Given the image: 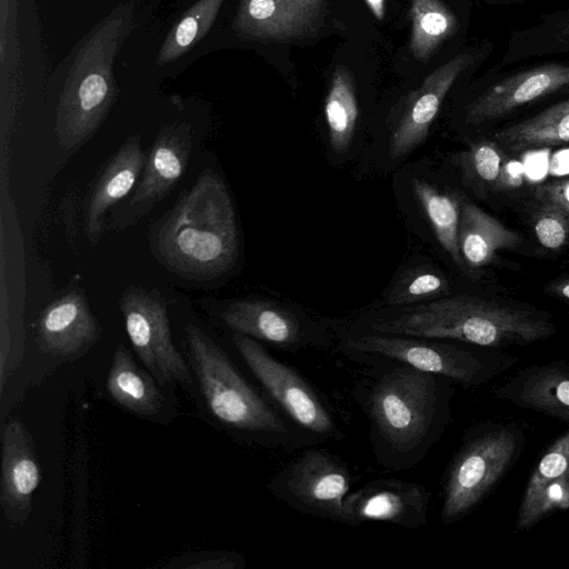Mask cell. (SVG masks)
I'll return each instance as SVG.
<instances>
[{
    "instance_id": "cell-28",
    "label": "cell",
    "mask_w": 569,
    "mask_h": 569,
    "mask_svg": "<svg viewBox=\"0 0 569 569\" xmlns=\"http://www.w3.org/2000/svg\"><path fill=\"white\" fill-rule=\"evenodd\" d=\"M224 0H199L181 17L163 42L157 63L163 66L184 54L210 29Z\"/></svg>"
},
{
    "instance_id": "cell-20",
    "label": "cell",
    "mask_w": 569,
    "mask_h": 569,
    "mask_svg": "<svg viewBox=\"0 0 569 569\" xmlns=\"http://www.w3.org/2000/svg\"><path fill=\"white\" fill-rule=\"evenodd\" d=\"M219 317L233 332L282 350L296 351L310 342L298 316L269 301L237 300L226 306Z\"/></svg>"
},
{
    "instance_id": "cell-4",
    "label": "cell",
    "mask_w": 569,
    "mask_h": 569,
    "mask_svg": "<svg viewBox=\"0 0 569 569\" xmlns=\"http://www.w3.org/2000/svg\"><path fill=\"white\" fill-rule=\"evenodd\" d=\"M365 331L505 349L546 340L556 327L548 315L532 308L455 296L401 307L389 317L370 321Z\"/></svg>"
},
{
    "instance_id": "cell-5",
    "label": "cell",
    "mask_w": 569,
    "mask_h": 569,
    "mask_svg": "<svg viewBox=\"0 0 569 569\" xmlns=\"http://www.w3.org/2000/svg\"><path fill=\"white\" fill-rule=\"evenodd\" d=\"M130 22L118 10L78 52L57 110L56 133L62 149L82 144L99 128L116 93L112 64Z\"/></svg>"
},
{
    "instance_id": "cell-31",
    "label": "cell",
    "mask_w": 569,
    "mask_h": 569,
    "mask_svg": "<svg viewBox=\"0 0 569 569\" xmlns=\"http://www.w3.org/2000/svg\"><path fill=\"white\" fill-rule=\"evenodd\" d=\"M569 471V431L557 438L539 459L529 477L518 511L527 509L540 490Z\"/></svg>"
},
{
    "instance_id": "cell-12",
    "label": "cell",
    "mask_w": 569,
    "mask_h": 569,
    "mask_svg": "<svg viewBox=\"0 0 569 569\" xmlns=\"http://www.w3.org/2000/svg\"><path fill=\"white\" fill-rule=\"evenodd\" d=\"M493 50L495 44L482 39L457 51L425 79L391 133V158L408 154L426 139L452 88L476 72Z\"/></svg>"
},
{
    "instance_id": "cell-8",
    "label": "cell",
    "mask_w": 569,
    "mask_h": 569,
    "mask_svg": "<svg viewBox=\"0 0 569 569\" xmlns=\"http://www.w3.org/2000/svg\"><path fill=\"white\" fill-rule=\"evenodd\" d=\"M569 60H546L508 70L497 63L472 87L463 106L471 127L497 123L545 100L566 96Z\"/></svg>"
},
{
    "instance_id": "cell-36",
    "label": "cell",
    "mask_w": 569,
    "mask_h": 569,
    "mask_svg": "<svg viewBox=\"0 0 569 569\" xmlns=\"http://www.w3.org/2000/svg\"><path fill=\"white\" fill-rule=\"evenodd\" d=\"M287 10L305 24L315 29L323 0H281Z\"/></svg>"
},
{
    "instance_id": "cell-35",
    "label": "cell",
    "mask_w": 569,
    "mask_h": 569,
    "mask_svg": "<svg viewBox=\"0 0 569 569\" xmlns=\"http://www.w3.org/2000/svg\"><path fill=\"white\" fill-rule=\"evenodd\" d=\"M533 197L538 203L551 206L569 216V178L537 186Z\"/></svg>"
},
{
    "instance_id": "cell-33",
    "label": "cell",
    "mask_w": 569,
    "mask_h": 569,
    "mask_svg": "<svg viewBox=\"0 0 569 569\" xmlns=\"http://www.w3.org/2000/svg\"><path fill=\"white\" fill-rule=\"evenodd\" d=\"M532 228L539 243L549 250H559L569 240V216L551 206L538 203Z\"/></svg>"
},
{
    "instance_id": "cell-40",
    "label": "cell",
    "mask_w": 569,
    "mask_h": 569,
    "mask_svg": "<svg viewBox=\"0 0 569 569\" xmlns=\"http://www.w3.org/2000/svg\"><path fill=\"white\" fill-rule=\"evenodd\" d=\"M566 96H569V89L566 91Z\"/></svg>"
},
{
    "instance_id": "cell-6",
    "label": "cell",
    "mask_w": 569,
    "mask_h": 569,
    "mask_svg": "<svg viewBox=\"0 0 569 569\" xmlns=\"http://www.w3.org/2000/svg\"><path fill=\"white\" fill-rule=\"evenodd\" d=\"M340 347L349 356L395 360L420 371L446 377L463 388L485 385L518 362L517 357L501 349L371 331L349 335Z\"/></svg>"
},
{
    "instance_id": "cell-39",
    "label": "cell",
    "mask_w": 569,
    "mask_h": 569,
    "mask_svg": "<svg viewBox=\"0 0 569 569\" xmlns=\"http://www.w3.org/2000/svg\"><path fill=\"white\" fill-rule=\"evenodd\" d=\"M487 3L493 6H510V4H523L528 2H535L538 0H485Z\"/></svg>"
},
{
    "instance_id": "cell-16",
    "label": "cell",
    "mask_w": 569,
    "mask_h": 569,
    "mask_svg": "<svg viewBox=\"0 0 569 569\" xmlns=\"http://www.w3.org/2000/svg\"><path fill=\"white\" fill-rule=\"evenodd\" d=\"M101 326L79 289L64 292L40 313L36 342L44 355L71 359L83 355L101 338Z\"/></svg>"
},
{
    "instance_id": "cell-32",
    "label": "cell",
    "mask_w": 569,
    "mask_h": 569,
    "mask_svg": "<svg viewBox=\"0 0 569 569\" xmlns=\"http://www.w3.org/2000/svg\"><path fill=\"white\" fill-rule=\"evenodd\" d=\"M567 509H569V471L547 483L527 509L518 511L516 528L527 530L548 515Z\"/></svg>"
},
{
    "instance_id": "cell-34",
    "label": "cell",
    "mask_w": 569,
    "mask_h": 569,
    "mask_svg": "<svg viewBox=\"0 0 569 569\" xmlns=\"http://www.w3.org/2000/svg\"><path fill=\"white\" fill-rule=\"evenodd\" d=\"M244 557L234 551L189 552L170 559L162 568L171 569H242Z\"/></svg>"
},
{
    "instance_id": "cell-9",
    "label": "cell",
    "mask_w": 569,
    "mask_h": 569,
    "mask_svg": "<svg viewBox=\"0 0 569 569\" xmlns=\"http://www.w3.org/2000/svg\"><path fill=\"white\" fill-rule=\"evenodd\" d=\"M232 342L261 390L293 426L318 442L343 438L325 400L302 375L248 336L233 332Z\"/></svg>"
},
{
    "instance_id": "cell-18",
    "label": "cell",
    "mask_w": 569,
    "mask_h": 569,
    "mask_svg": "<svg viewBox=\"0 0 569 569\" xmlns=\"http://www.w3.org/2000/svg\"><path fill=\"white\" fill-rule=\"evenodd\" d=\"M492 392L516 407L569 422V360L520 368Z\"/></svg>"
},
{
    "instance_id": "cell-10",
    "label": "cell",
    "mask_w": 569,
    "mask_h": 569,
    "mask_svg": "<svg viewBox=\"0 0 569 569\" xmlns=\"http://www.w3.org/2000/svg\"><path fill=\"white\" fill-rule=\"evenodd\" d=\"M119 306L128 339L149 372L168 392L180 388L196 399V385L187 360L176 348L167 303L156 290L126 288Z\"/></svg>"
},
{
    "instance_id": "cell-23",
    "label": "cell",
    "mask_w": 569,
    "mask_h": 569,
    "mask_svg": "<svg viewBox=\"0 0 569 569\" xmlns=\"http://www.w3.org/2000/svg\"><path fill=\"white\" fill-rule=\"evenodd\" d=\"M492 139L509 152L569 144V96L500 128Z\"/></svg>"
},
{
    "instance_id": "cell-21",
    "label": "cell",
    "mask_w": 569,
    "mask_h": 569,
    "mask_svg": "<svg viewBox=\"0 0 569 569\" xmlns=\"http://www.w3.org/2000/svg\"><path fill=\"white\" fill-rule=\"evenodd\" d=\"M410 52L426 61L442 44L460 39L468 24V7L446 0H410Z\"/></svg>"
},
{
    "instance_id": "cell-2",
    "label": "cell",
    "mask_w": 569,
    "mask_h": 569,
    "mask_svg": "<svg viewBox=\"0 0 569 569\" xmlns=\"http://www.w3.org/2000/svg\"><path fill=\"white\" fill-rule=\"evenodd\" d=\"M186 360L203 416L233 440L276 450L318 443L293 426L266 393L250 383L228 352L196 325L184 330Z\"/></svg>"
},
{
    "instance_id": "cell-14",
    "label": "cell",
    "mask_w": 569,
    "mask_h": 569,
    "mask_svg": "<svg viewBox=\"0 0 569 569\" xmlns=\"http://www.w3.org/2000/svg\"><path fill=\"white\" fill-rule=\"evenodd\" d=\"M346 525L380 521L416 529L427 523L429 492L420 483L376 479L345 499Z\"/></svg>"
},
{
    "instance_id": "cell-3",
    "label": "cell",
    "mask_w": 569,
    "mask_h": 569,
    "mask_svg": "<svg viewBox=\"0 0 569 569\" xmlns=\"http://www.w3.org/2000/svg\"><path fill=\"white\" fill-rule=\"evenodd\" d=\"M150 236L158 260L184 278L212 279L230 270L239 233L226 183L204 170Z\"/></svg>"
},
{
    "instance_id": "cell-25",
    "label": "cell",
    "mask_w": 569,
    "mask_h": 569,
    "mask_svg": "<svg viewBox=\"0 0 569 569\" xmlns=\"http://www.w3.org/2000/svg\"><path fill=\"white\" fill-rule=\"evenodd\" d=\"M233 27L244 37L264 40L293 39L315 32L290 13L281 0H241Z\"/></svg>"
},
{
    "instance_id": "cell-19",
    "label": "cell",
    "mask_w": 569,
    "mask_h": 569,
    "mask_svg": "<svg viewBox=\"0 0 569 569\" xmlns=\"http://www.w3.org/2000/svg\"><path fill=\"white\" fill-rule=\"evenodd\" d=\"M146 158L140 136H132L102 167L83 204V230L92 244L100 239L106 213L138 182Z\"/></svg>"
},
{
    "instance_id": "cell-37",
    "label": "cell",
    "mask_w": 569,
    "mask_h": 569,
    "mask_svg": "<svg viewBox=\"0 0 569 569\" xmlns=\"http://www.w3.org/2000/svg\"><path fill=\"white\" fill-rule=\"evenodd\" d=\"M548 292L555 297L569 300V278L560 279L550 283Z\"/></svg>"
},
{
    "instance_id": "cell-17",
    "label": "cell",
    "mask_w": 569,
    "mask_h": 569,
    "mask_svg": "<svg viewBox=\"0 0 569 569\" xmlns=\"http://www.w3.org/2000/svg\"><path fill=\"white\" fill-rule=\"evenodd\" d=\"M108 397L124 411L148 421L168 423L178 415L168 391L123 343L113 352L106 378Z\"/></svg>"
},
{
    "instance_id": "cell-13",
    "label": "cell",
    "mask_w": 569,
    "mask_h": 569,
    "mask_svg": "<svg viewBox=\"0 0 569 569\" xmlns=\"http://www.w3.org/2000/svg\"><path fill=\"white\" fill-rule=\"evenodd\" d=\"M191 138V127L186 122L171 123L159 133L147 154L137 187L113 216L111 228L136 223L170 192L188 166Z\"/></svg>"
},
{
    "instance_id": "cell-29",
    "label": "cell",
    "mask_w": 569,
    "mask_h": 569,
    "mask_svg": "<svg viewBox=\"0 0 569 569\" xmlns=\"http://www.w3.org/2000/svg\"><path fill=\"white\" fill-rule=\"evenodd\" d=\"M468 177L481 189H497L505 179L506 153L493 139L475 141L462 156Z\"/></svg>"
},
{
    "instance_id": "cell-15",
    "label": "cell",
    "mask_w": 569,
    "mask_h": 569,
    "mask_svg": "<svg viewBox=\"0 0 569 569\" xmlns=\"http://www.w3.org/2000/svg\"><path fill=\"white\" fill-rule=\"evenodd\" d=\"M0 502L4 518L23 525L32 509L40 482V467L32 435L19 418L10 419L2 430Z\"/></svg>"
},
{
    "instance_id": "cell-7",
    "label": "cell",
    "mask_w": 569,
    "mask_h": 569,
    "mask_svg": "<svg viewBox=\"0 0 569 569\" xmlns=\"http://www.w3.org/2000/svg\"><path fill=\"white\" fill-rule=\"evenodd\" d=\"M526 446L515 422H485L469 429L446 470L440 520L451 525L471 512L517 462Z\"/></svg>"
},
{
    "instance_id": "cell-11",
    "label": "cell",
    "mask_w": 569,
    "mask_h": 569,
    "mask_svg": "<svg viewBox=\"0 0 569 569\" xmlns=\"http://www.w3.org/2000/svg\"><path fill=\"white\" fill-rule=\"evenodd\" d=\"M351 483V472L338 456L310 448L273 473L267 487L296 511L346 525L343 503Z\"/></svg>"
},
{
    "instance_id": "cell-24",
    "label": "cell",
    "mask_w": 569,
    "mask_h": 569,
    "mask_svg": "<svg viewBox=\"0 0 569 569\" xmlns=\"http://www.w3.org/2000/svg\"><path fill=\"white\" fill-rule=\"evenodd\" d=\"M558 54H569V4L543 13L535 23L512 32L497 64L507 68Z\"/></svg>"
},
{
    "instance_id": "cell-30",
    "label": "cell",
    "mask_w": 569,
    "mask_h": 569,
    "mask_svg": "<svg viewBox=\"0 0 569 569\" xmlns=\"http://www.w3.org/2000/svg\"><path fill=\"white\" fill-rule=\"evenodd\" d=\"M447 290L448 281L439 271L419 267L401 276L385 303L389 307H407L438 298Z\"/></svg>"
},
{
    "instance_id": "cell-38",
    "label": "cell",
    "mask_w": 569,
    "mask_h": 569,
    "mask_svg": "<svg viewBox=\"0 0 569 569\" xmlns=\"http://www.w3.org/2000/svg\"><path fill=\"white\" fill-rule=\"evenodd\" d=\"M365 2L377 20H383L386 14V0H365Z\"/></svg>"
},
{
    "instance_id": "cell-27",
    "label": "cell",
    "mask_w": 569,
    "mask_h": 569,
    "mask_svg": "<svg viewBox=\"0 0 569 569\" xmlns=\"http://www.w3.org/2000/svg\"><path fill=\"white\" fill-rule=\"evenodd\" d=\"M358 117L359 107L353 78L347 67L338 64L325 101L329 143L333 151L342 153L349 148Z\"/></svg>"
},
{
    "instance_id": "cell-22",
    "label": "cell",
    "mask_w": 569,
    "mask_h": 569,
    "mask_svg": "<svg viewBox=\"0 0 569 569\" xmlns=\"http://www.w3.org/2000/svg\"><path fill=\"white\" fill-rule=\"evenodd\" d=\"M459 248L470 269L491 263L501 249H512L522 237L472 202L462 200L459 222Z\"/></svg>"
},
{
    "instance_id": "cell-26",
    "label": "cell",
    "mask_w": 569,
    "mask_h": 569,
    "mask_svg": "<svg viewBox=\"0 0 569 569\" xmlns=\"http://www.w3.org/2000/svg\"><path fill=\"white\" fill-rule=\"evenodd\" d=\"M411 187L438 242L451 259L463 268L458 237L462 199L456 193L441 191L418 178L411 180Z\"/></svg>"
},
{
    "instance_id": "cell-1",
    "label": "cell",
    "mask_w": 569,
    "mask_h": 569,
    "mask_svg": "<svg viewBox=\"0 0 569 569\" xmlns=\"http://www.w3.org/2000/svg\"><path fill=\"white\" fill-rule=\"evenodd\" d=\"M357 357L370 365L353 396L369 422L372 453L387 470L411 469L445 433L455 382L395 360Z\"/></svg>"
}]
</instances>
